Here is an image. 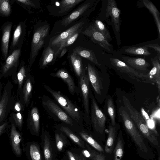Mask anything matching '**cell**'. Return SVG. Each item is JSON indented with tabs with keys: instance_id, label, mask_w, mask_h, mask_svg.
I'll list each match as a JSON object with an SVG mask.
<instances>
[{
	"instance_id": "5bb4252c",
	"label": "cell",
	"mask_w": 160,
	"mask_h": 160,
	"mask_svg": "<svg viewBox=\"0 0 160 160\" xmlns=\"http://www.w3.org/2000/svg\"><path fill=\"white\" fill-rule=\"evenodd\" d=\"M25 22H20L14 31L9 55L15 49L21 48L25 34Z\"/></svg>"
},
{
	"instance_id": "ac0fdd59",
	"label": "cell",
	"mask_w": 160,
	"mask_h": 160,
	"mask_svg": "<svg viewBox=\"0 0 160 160\" xmlns=\"http://www.w3.org/2000/svg\"><path fill=\"white\" fill-rule=\"evenodd\" d=\"M122 59L123 62L136 70L147 71L150 66L149 64L144 58L125 56Z\"/></svg>"
},
{
	"instance_id": "5b68a950",
	"label": "cell",
	"mask_w": 160,
	"mask_h": 160,
	"mask_svg": "<svg viewBox=\"0 0 160 160\" xmlns=\"http://www.w3.org/2000/svg\"><path fill=\"white\" fill-rule=\"evenodd\" d=\"M42 104L48 115L55 120L73 126L76 123L52 99L43 95L41 98Z\"/></svg>"
},
{
	"instance_id": "681fc988",
	"label": "cell",
	"mask_w": 160,
	"mask_h": 160,
	"mask_svg": "<svg viewBox=\"0 0 160 160\" xmlns=\"http://www.w3.org/2000/svg\"><path fill=\"white\" fill-rule=\"evenodd\" d=\"M152 160H160L159 157H158V159H152Z\"/></svg>"
},
{
	"instance_id": "ba28073f",
	"label": "cell",
	"mask_w": 160,
	"mask_h": 160,
	"mask_svg": "<svg viewBox=\"0 0 160 160\" xmlns=\"http://www.w3.org/2000/svg\"><path fill=\"white\" fill-rule=\"evenodd\" d=\"M110 60L111 64L118 70L126 74L132 79L138 81L149 80L147 74L138 72L121 60L116 58H110Z\"/></svg>"
},
{
	"instance_id": "3957f363",
	"label": "cell",
	"mask_w": 160,
	"mask_h": 160,
	"mask_svg": "<svg viewBox=\"0 0 160 160\" xmlns=\"http://www.w3.org/2000/svg\"><path fill=\"white\" fill-rule=\"evenodd\" d=\"M42 85L52 95L56 103L76 123L82 124L84 120L83 112L77 104L60 91L53 89L45 83H42Z\"/></svg>"
},
{
	"instance_id": "ee69618b",
	"label": "cell",
	"mask_w": 160,
	"mask_h": 160,
	"mask_svg": "<svg viewBox=\"0 0 160 160\" xmlns=\"http://www.w3.org/2000/svg\"><path fill=\"white\" fill-rule=\"evenodd\" d=\"M144 46L148 48H151L154 49V50L158 52V57L159 59L160 60V46L159 44L158 43L148 44L145 45Z\"/></svg>"
},
{
	"instance_id": "e575fe53",
	"label": "cell",
	"mask_w": 160,
	"mask_h": 160,
	"mask_svg": "<svg viewBox=\"0 0 160 160\" xmlns=\"http://www.w3.org/2000/svg\"><path fill=\"white\" fill-rule=\"evenodd\" d=\"M8 99V93L5 90L0 101V123L4 117Z\"/></svg>"
},
{
	"instance_id": "6da1fadb",
	"label": "cell",
	"mask_w": 160,
	"mask_h": 160,
	"mask_svg": "<svg viewBox=\"0 0 160 160\" xmlns=\"http://www.w3.org/2000/svg\"><path fill=\"white\" fill-rule=\"evenodd\" d=\"M118 112L126 130L135 143L140 154L145 158H150L153 156V152L123 106L119 107Z\"/></svg>"
},
{
	"instance_id": "ab89813d",
	"label": "cell",
	"mask_w": 160,
	"mask_h": 160,
	"mask_svg": "<svg viewBox=\"0 0 160 160\" xmlns=\"http://www.w3.org/2000/svg\"><path fill=\"white\" fill-rule=\"evenodd\" d=\"M111 155L106 153L105 154L104 152H97L90 160H112V157H110Z\"/></svg>"
},
{
	"instance_id": "7402d4cb",
	"label": "cell",
	"mask_w": 160,
	"mask_h": 160,
	"mask_svg": "<svg viewBox=\"0 0 160 160\" xmlns=\"http://www.w3.org/2000/svg\"><path fill=\"white\" fill-rule=\"evenodd\" d=\"M125 142L123 137L122 132L120 128L113 153V160H122L124 153Z\"/></svg>"
},
{
	"instance_id": "d6986e66",
	"label": "cell",
	"mask_w": 160,
	"mask_h": 160,
	"mask_svg": "<svg viewBox=\"0 0 160 160\" xmlns=\"http://www.w3.org/2000/svg\"><path fill=\"white\" fill-rule=\"evenodd\" d=\"M12 25V22H8L5 23L2 27L1 48L2 55L5 59L8 56V43Z\"/></svg>"
},
{
	"instance_id": "74e56055",
	"label": "cell",
	"mask_w": 160,
	"mask_h": 160,
	"mask_svg": "<svg viewBox=\"0 0 160 160\" xmlns=\"http://www.w3.org/2000/svg\"><path fill=\"white\" fill-rule=\"evenodd\" d=\"M32 85L31 79H27L23 88V98L26 103L28 102L31 95Z\"/></svg>"
},
{
	"instance_id": "4dcf8cb0",
	"label": "cell",
	"mask_w": 160,
	"mask_h": 160,
	"mask_svg": "<svg viewBox=\"0 0 160 160\" xmlns=\"http://www.w3.org/2000/svg\"><path fill=\"white\" fill-rule=\"evenodd\" d=\"M107 109L111 123L113 126L117 123L116 122V112L114 102L111 97L109 95L107 101Z\"/></svg>"
},
{
	"instance_id": "f546056e",
	"label": "cell",
	"mask_w": 160,
	"mask_h": 160,
	"mask_svg": "<svg viewBox=\"0 0 160 160\" xmlns=\"http://www.w3.org/2000/svg\"><path fill=\"white\" fill-rule=\"evenodd\" d=\"M125 52L128 54L138 55L149 56L151 53L148 50V48L144 47H130L124 50Z\"/></svg>"
},
{
	"instance_id": "52a82bcc",
	"label": "cell",
	"mask_w": 160,
	"mask_h": 160,
	"mask_svg": "<svg viewBox=\"0 0 160 160\" xmlns=\"http://www.w3.org/2000/svg\"><path fill=\"white\" fill-rule=\"evenodd\" d=\"M79 83L81 93L83 108V120L86 125H90V93L89 81L86 72L79 78Z\"/></svg>"
},
{
	"instance_id": "e0dca14e",
	"label": "cell",
	"mask_w": 160,
	"mask_h": 160,
	"mask_svg": "<svg viewBox=\"0 0 160 160\" xmlns=\"http://www.w3.org/2000/svg\"><path fill=\"white\" fill-rule=\"evenodd\" d=\"M92 4V2H88L82 4L75 10L63 19L61 22L62 25L66 27L73 21L81 16L89 9Z\"/></svg>"
},
{
	"instance_id": "1f68e13d",
	"label": "cell",
	"mask_w": 160,
	"mask_h": 160,
	"mask_svg": "<svg viewBox=\"0 0 160 160\" xmlns=\"http://www.w3.org/2000/svg\"><path fill=\"white\" fill-rule=\"evenodd\" d=\"M59 129L61 131L65 133L75 142L82 148H84V144L83 142L69 128L64 125H61L59 127Z\"/></svg>"
},
{
	"instance_id": "30bf717a",
	"label": "cell",
	"mask_w": 160,
	"mask_h": 160,
	"mask_svg": "<svg viewBox=\"0 0 160 160\" xmlns=\"http://www.w3.org/2000/svg\"><path fill=\"white\" fill-rule=\"evenodd\" d=\"M120 10L117 7L115 1L108 0L106 9V16L110 17L117 32L120 29Z\"/></svg>"
},
{
	"instance_id": "cb8c5ba5",
	"label": "cell",
	"mask_w": 160,
	"mask_h": 160,
	"mask_svg": "<svg viewBox=\"0 0 160 160\" xmlns=\"http://www.w3.org/2000/svg\"><path fill=\"white\" fill-rule=\"evenodd\" d=\"M71 61L74 72L79 79L86 72L80 56L73 52L70 56Z\"/></svg>"
},
{
	"instance_id": "4fadbf2b",
	"label": "cell",
	"mask_w": 160,
	"mask_h": 160,
	"mask_svg": "<svg viewBox=\"0 0 160 160\" xmlns=\"http://www.w3.org/2000/svg\"><path fill=\"white\" fill-rule=\"evenodd\" d=\"M50 75L62 79L67 84L70 94L74 95L75 93H78V90L76 87L74 81L69 73L64 69H59L56 73H52Z\"/></svg>"
},
{
	"instance_id": "8992f818",
	"label": "cell",
	"mask_w": 160,
	"mask_h": 160,
	"mask_svg": "<svg viewBox=\"0 0 160 160\" xmlns=\"http://www.w3.org/2000/svg\"><path fill=\"white\" fill-rule=\"evenodd\" d=\"M49 30V25H44L37 28L34 32L32 40L28 66H32L42 48L45 38Z\"/></svg>"
},
{
	"instance_id": "d4e9b609",
	"label": "cell",
	"mask_w": 160,
	"mask_h": 160,
	"mask_svg": "<svg viewBox=\"0 0 160 160\" xmlns=\"http://www.w3.org/2000/svg\"><path fill=\"white\" fill-rule=\"evenodd\" d=\"M73 51L81 57L87 59L97 65H101L92 50L83 47H78L74 48Z\"/></svg>"
},
{
	"instance_id": "c3c4849f",
	"label": "cell",
	"mask_w": 160,
	"mask_h": 160,
	"mask_svg": "<svg viewBox=\"0 0 160 160\" xmlns=\"http://www.w3.org/2000/svg\"><path fill=\"white\" fill-rule=\"evenodd\" d=\"M14 108L15 110L17 111H20L21 110V106L20 104L18 102H16Z\"/></svg>"
},
{
	"instance_id": "277c9868",
	"label": "cell",
	"mask_w": 160,
	"mask_h": 160,
	"mask_svg": "<svg viewBox=\"0 0 160 160\" xmlns=\"http://www.w3.org/2000/svg\"><path fill=\"white\" fill-rule=\"evenodd\" d=\"M90 98L91 100L90 109V124L92 125L95 131L101 136V141H104L105 140L106 117L99 108L91 92L90 93Z\"/></svg>"
},
{
	"instance_id": "7a4b0ae2",
	"label": "cell",
	"mask_w": 160,
	"mask_h": 160,
	"mask_svg": "<svg viewBox=\"0 0 160 160\" xmlns=\"http://www.w3.org/2000/svg\"><path fill=\"white\" fill-rule=\"evenodd\" d=\"M122 100L124 107L140 132L152 144L155 146H158V135L149 128L140 113L132 105L124 95L122 96Z\"/></svg>"
},
{
	"instance_id": "44dd1931",
	"label": "cell",
	"mask_w": 160,
	"mask_h": 160,
	"mask_svg": "<svg viewBox=\"0 0 160 160\" xmlns=\"http://www.w3.org/2000/svg\"><path fill=\"white\" fill-rule=\"evenodd\" d=\"M21 53V48H18L14 50L7 57L2 68L4 74L18 65Z\"/></svg>"
},
{
	"instance_id": "8fae6325",
	"label": "cell",
	"mask_w": 160,
	"mask_h": 160,
	"mask_svg": "<svg viewBox=\"0 0 160 160\" xmlns=\"http://www.w3.org/2000/svg\"><path fill=\"white\" fill-rule=\"evenodd\" d=\"M120 128L119 125L117 123L113 126L110 122L109 123L108 136L104 148V152L106 153L112 154Z\"/></svg>"
},
{
	"instance_id": "603a6c76",
	"label": "cell",
	"mask_w": 160,
	"mask_h": 160,
	"mask_svg": "<svg viewBox=\"0 0 160 160\" xmlns=\"http://www.w3.org/2000/svg\"><path fill=\"white\" fill-rule=\"evenodd\" d=\"M29 126L34 133H38L40 129V115L38 108L34 107L31 109L29 116Z\"/></svg>"
},
{
	"instance_id": "d590c367",
	"label": "cell",
	"mask_w": 160,
	"mask_h": 160,
	"mask_svg": "<svg viewBox=\"0 0 160 160\" xmlns=\"http://www.w3.org/2000/svg\"><path fill=\"white\" fill-rule=\"evenodd\" d=\"M44 153L45 160H52L50 142L47 134L44 137Z\"/></svg>"
},
{
	"instance_id": "9a60e30c",
	"label": "cell",
	"mask_w": 160,
	"mask_h": 160,
	"mask_svg": "<svg viewBox=\"0 0 160 160\" xmlns=\"http://www.w3.org/2000/svg\"><path fill=\"white\" fill-rule=\"evenodd\" d=\"M22 139L20 133L17 130L15 125L12 124L10 133V143L13 153L17 157H20L22 154L21 147Z\"/></svg>"
},
{
	"instance_id": "7c38bea8",
	"label": "cell",
	"mask_w": 160,
	"mask_h": 160,
	"mask_svg": "<svg viewBox=\"0 0 160 160\" xmlns=\"http://www.w3.org/2000/svg\"><path fill=\"white\" fill-rule=\"evenodd\" d=\"M84 22H80L56 37L51 42V46H60L63 41L68 38L75 33L81 30Z\"/></svg>"
},
{
	"instance_id": "2e32d148",
	"label": "cell",
	"mask_w": 160,
	"mask_h": 160,
	"mask_svg": "<svg viewBox=\"0 0 160 160\" xmlns=\"http://www.w3.org/2000/svg\"><path fill=\"white\" fill-rule=\"evenodd\" d=\"M88 75L91 83L95 92L100 95L103 89L101 78L94 67L88 63L87 67Z\"/></svg>"
},
{
	"instance_id": "f6af8a7d",
	"label": "cell",
	"mask_w": 160,
	"mask_h": 160,
	"mask_svg": "<svg viewBox=\"0 0 160 160\" xmlns=\"http://www.w3.org/2000/svg\"><path fill=\"white\" fill-rule=\"evenodd\" d=\"M16 1L24 5L32 7H34L36 6L35 3L32 1L29 0H17Z\"/></svg>"
},
{
	"instance_id": "d6a6232c",
	"label": "cell",
	"mask_w": 160,
	"mask_h": 160,
	"mask_svg": "<svg viewBox=\"0 0 160 160\" xmlns=\"http://www.w3.org/2000/svg\"><path fill=\"white\" fill-rule=\"evenodd\" d=\"M92 25L96 30L102 33L108 40H111L109 32L102 22L100 20H96Z\"/></svg>"
},
{
	"instance_id": "f35d334b",
	"label": "cell",
	"mask_w": 160,
	"mask_h": 160,
	"mask_svg": "<svg viewBox=\"0 0 160 160\" xmlns=\"http://www.w3.org/2000/svg\"><path fill=\"white\" fill-rule=\"evenodd\" d=\"M11 12L10 1L8 0H0V13L5 16L9 15Z\"/></svg>"
},
{
	"instance_id": "9c48e42d",
	"label": "cell",
	"mask_w": 160,
	"mask_h": 160,
	"mask_svg": "<svg viewBox=\"0 0 160 160\" xmlns=\"http://www.w3.org/2000/svg\"><path fill=\"white\" fill-rule=\"evenodd\" d=\"M81 32L90 38L93 42L98 44L108 51L112 52L113 50L112 45L108 40L102 33L96 30L92 25Z\"/></svg>"
},
{
	"instance_id": "7bdbcfd3",
	"label": "cell",
	"mask_w": 160,
	"mask_h": 160,
	"mask_svg": "<svg viewBox=\"0 0 160 160\" xmlns=\"http://www.w3.org/2000/svg\"><path fill=\"white\" fill-rule=\"evenodd\" d=\"M56 144L57 148L59 151H61L63 146V143L60 135L58 133L55 134Z\"/></svg>"
},
{
	"instance_id": "60d3db41",
	"label": "cell",
	"mask_w": 160,
	"mask_h": 160,
	"mask_svg": "<svg viewBox=\"0 0 160 160\" xmlns=\"http://www.w3.org/2000/svg\"><path fill=\"white\" fill-rule=\"evenodd\" d=\"M26 69L24 66H22L17 74L18 85L19 88L21 87L24 78L25 77Z\"/></svg>"
},
{
	"instance_id": "f1b7e54d",
	"label": "cell",
	"mask_w": 160,
	"mask_h": 160,
	"mask_svg": "<svg viewBox=\"0 0 160 160\" xmlns=\"http://www.w3.org/2000/svg\"><path fill=\"white\" fill-rule=\"evenodd\" d=\"M79 134L82 138L89 145L100 152H104V148L98 142L94 139L90 134L82 130Z\"/></svg>"
},
{
	"instance_id": "4316f807",
	"label": "cell",
	"mask_w": 160,
	"mask_h": 160,
	"mask_svg": "<svg viewBox=\"0 0 160 160\" xmlns=\"http://www.w3.org/2000/svg\"><path fill=\"white\" fill-rule=\"evenodd\" d=\"M143 5L153 15L157 25L159 35H160V14L157 8L151 2L148 0L142 1Z\"/></svg>"
},
{
	"instance_id": "836d02e7",
	"label": "cell",
	"mask_w": 160,
	"mask_h": 160,
	"mask_svg": "<svg viewBox=\"0 0 160 160\" xmlns=\"http://www.w3.org/2000/svg\"><path fill=\"white\" fill-rule=\"evenodd\" d=\"M79 32H78L75 33L61 43L59 49L55 53L54 58L58 55L62 49L71 45L74 42L78 36Z\"/></svg>"
},
{
	"instance_id": "bcb514c9",
	"label": "cell",
	"mask_w": 160,
	"mask_h": 160,
	"mask_svg": "<svg viewBox=\"0 0 160 160\" xmlns=\"http://www.w3.org/2000/svg\"><path fill=\"white\" fill-rule=\"evenodd\" d=\"M7 125V124L5 122L0 126V136L5 132Z\"/></svg>"
},
{
	"instance_id": "ffe728a7",
	"label": "cell",
	"mask_w": 160,
	"mask_h": 160,
	"mask_svg": "<svg viewBox=\"0 0 160 160\" xmlns=\"http://www.w3.org/2000/svg\"><path fill=\"white\" fill-rule=\"evenodd\" d=\"M153 66L152 69L147 74L149 80L156 83L159 90L160 86V60L158 56L151 59Z\"/></svg>"
},
{
	"instance_id": "484cf974",
	"label": "cell",
	"mask_w": 160,
	"mask_h": 160,
	"mask_svg": "<svg viewBox=\"0 0 160 160\" xmlns=\"http://www.w3.org/2000/svg\"><path fill=\"white\" fill-rule=\"evenodd\" d=\"M55 53L52 48L48 46L43 50L39 63V68L44 69L51 62L54 58Z\"/></svg>"
},
{
	"instance_id": "7dc6e473",
	"label": "cell",
	"mask_w": 160,
	"mask_h": 160,
	"mask_svg": "<svg viewBox=\"0 0 160 160\" xmlns=\"http://www.w3.org/2000/svg\"><path fill=\"white\" fill-rule=\"evenodd\" d=\"M67 153L70 160H79L78 158L74 156L71 152L68 151Z\"/></svg>"
},
{
	"instance_id": "83f0119b",
	"label": "cell",
	"mask_w": 160,
	"mask_h": 160,
	"mask_svg": "<svg viewBox=\"0 0 160 160\" xmlns=\"http://www.w3.org/2000/svg\"><path fill=\"white\" fill-rule=\"evenodd\" d=\"M84 0H63L61 1L59 13H66Z\"/></svg>"
},
{
	"instance_id": "b9f144b4",
	"label": "cell",
	"mask_w": 160,
	"mask_h": 160,
	"mask_svg": "<svg viewBox=\"0 0 160 160\" xmlns=\"http://www.w3.org/2000/svg\"><path fill=\"white\" fill-rule=\"evenodd\" d=\"M13 117L17 126L19 128H22V118L21 113L19 112L13 114Z\"/></svg>"
},
{
	"instance_id": "8d00e7d4",
	"label": "cell",
	"mask_w": 160,
	"mask_h": 160,
	"mask_svg": "<svg viewBox=\"0 0 160 160\" xmlns=\"http://www.w3.org/2000/svg\"><path fill=\"white\" fill-rule=\"evenodd\" d=\"M28 147L29 154L31 160H42L39 149L36 144H31Z\"/></svg>"
}]
</instances>
